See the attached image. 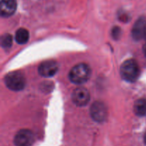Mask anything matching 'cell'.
Instances as JSON below:
<instances>
[{
	"instance_id": "obj_7",
	"label": "cell",
	"mask_w": 146,
	"mask_h": 146,
	"mask_svg": "<svg viewBox=\"0 0 146 146\" xmlns=\"http://www.w3.org/2000/svg\"><path fill=\"white\" fill-rule=\"evenodd\" d=\"M58 70V65L54 61H46L38 66V73L44 77H51L55 75Z\"/></svg>"
},
{
	"instance_id": "obj_14",
	"label": "cell",
	"mask_w": 146,
	"mask_h": 146,
	"mask_svg": "<svg viewBox=\"0 0 146 146\" xmlns=\"http://www.w3.org/2000/svg\"><path fill=\"white\" fill-rule=\"evenodd\" d=\"M143 51L144 55H145V57H146V42H145V44H144L143 47Z\"/></svg>"
},
{
	"instance_id": "obj_4",
	"label": "cell",
	"mask_w": 146,
	"mask_h": 146,
	"mask_svg": "<svg viewBox=\"0 0 146 146\" xmlns=\"http://www.w3.org/2000/svg\"><path fill=\"white\" fill-rule=\"evenodd\" d=\"M91 116L95 121L102 123L108 117V109L105 104L100 101H96L92 104L90 109Z\"/></svg>"
},
{
	"instance_id": "obj_2",
	"label": "cell",
	"mask_w": 146,
	"mask_h": 146,
	"mask_svg": "<svg viewBox=\"0 0 146 146\" xmlns=\"http://www.w3.org/2000/svg\"><path fill=\"white\" fill-rule=\"evenodd\" d=\"M91 76V68L87 64L81 63L72 68L69 73V79L75 84H82L86 82Z\"/></svg>"
},
{
	"instance_id": "obj_12",
	"label": "cell",
	"mask_w": 146,
	"mask_h": 146,
	"mask_svg": "<svg viewBox=\"0 0 146 146\" xmlns=\"http://www.w3.org/2000/svg\"><path fill=\"white\" fill-rule=\"evenodd\" d=\"M1 46L4 48H9L12 45V36L9 34H5L1 36Z\"/></svg>"
},
{
	"instance_id": "obj_3",
	"label": "cell",
	"mask_w": 146,
	"mask_h": 146,
	"mask_svg": "<svg viewBox=\"0 0 146 146\" xmlns=\"http://www.w3.org/2000/svg\"><path fill=\"white\" fill-rule=\"evenodd\" d=\"M4 81L7 88L11 91H21L26 86L25 77L19 71H12L9 73L5 76Z\"/></svg>"
},
{
	"instance_id": "obj_9",
	"label": "cell",
	"mask_w": 146,
	"mask_h": 146,
	"mask_svg": "<svg viewBox=\"0 0 146 146\" xmlns=\"http://www.w3.org/2000/svg\"><path fill=\"white\" fill-rule=\"evenodd\" d=\"M146 24V20L143 17L140 18L134 24L132 29L133 38L135 40H141L144 38V31Z\"/></svg>"
},
{
	"instance_id": "obj_10",
	"label": "cell",
	"mask_w": 146,
	"mask_h": 146,
	"mask_svg": "<svg viewBox=\"0 0 146 146\" xmlns=\"http://www.w3.org/2000/svg\"><path fill=\"white\" fill-rule=\"evenodd\" d=\"M29 38V33L26 29L20 28L17 31L15 34V39L18 44H25L28 42Z\"/></svg>"
},
{
	"instance_id": "obj_13",
	"label": "cell",
	"mask_w": 146,
	"mask_h": 146,
	"mask_svg": "<svg viewBox=\"0 0 146 146\" xmlns=\"http://www.w3.org/2000/svg\"><path fill=\"white\" fill-rule=\"evenodd\" d=\"M112 36L113 38V39H118V38H120L121 34V29L119 28L118 27H115L112 30Z\"/></svg>"
},
{
	"instance_id": "obj_6",
	"label": "cell",
	"mask_w": 146,
	"mask_h": 146,
	"mask_svg": "<svg viewBox=\"0 0 146 146\" xmlns=\"http://www.w3.org/2000/svg\"><path fill=\"white\" fill-rule=\"evenodd\" d=\"M72 101L78 106H84L90 101V94L84 87L76 88L72 94Z\"/></svg>"
},
{
	"instance_id": "obj_5",
	"label": "cell",
	"mask_w": 146,
	"mask_h": 146,
	"mask_svg": "<svg viewBox=\"0 0 146 146\" xmlns=\"http://www.w3.org/2000/svg\"><path fill=\"white\" fill-rule=\"evenodd\" d=\"M16 146H31L34 142V135L30 130L22 129L14 137Z\"/></svg>"
},
{
	"instance_id": "obj_16",
	"label": "cell",
	"mask_w": 146,
	"mask_h": 146,
	"mask_svg": "<svg viewBox=\"0 0 146 146\" xmlns=\"http://www.w3.org/2000/svg\"><path fill=\"white\" fill-rule=\"evenodd\" d=\"M144 142H145V143L146 145V133H145V135H144Z\"/></svg>"
},
{
	"instance_id": "obj_1",
	"label": "cell",
	"mask_w": 146,
	"mask_h": 146,
	"mask_svg": "<svg viewBox=\"0 0 146 146\" xmlns=\"http://www.w3.org/2000/svg\"><path fill=\"white\" fill-rule=\"evenodd\" d=\"M140 68L134 59H128L122 64L120 73L124 80L128 82H135L140 76Z\"/></svg>"
},
{
	"instance_id": "obj_15",
	"label": "cell",
	"mask_w": 146,
	"mask_h": 146,
	"mask_svg": "<svg viewBox=\"0 0 146 146\" xmlns=\"http://www.w3.org/2000/svg\"><path fill=\"white\" fill-rule=\"evenodd\" d=\"M144 38H145L146 39V24L145 27V31H144Z\"/></svg>"
},
{
	"instance_id": "obj_8",
	"label": "cell",
	"mask_w": 146,
	"mask_h": 146,
	"mask_svg": "<svg viewBox=\"0 0 146 146\" xmlns=\"http://www.w3.org/2000/svg\"><path fill=\"white\" fill-rule=\"evenodd\" d=\"M16 0H1V15L3 17H8L13 15L17 9Z\"/></svg>"
},
{
	"instance_id": "obj_11",
	"label": "cell",
	"mask_w": 146,
	"mask_h": 146,
	"mask_svg": "<svg viewBox=\"0 0 146 146\" xmlns=\"http://www.w3.org/2000/svg\"><path fill=\"white\" fill-rule=\"evenodd\" d=\"M134 112L138 116L146 115V98H141L135 101Z\"/></svg>"
}]
</instances>
